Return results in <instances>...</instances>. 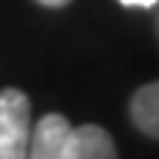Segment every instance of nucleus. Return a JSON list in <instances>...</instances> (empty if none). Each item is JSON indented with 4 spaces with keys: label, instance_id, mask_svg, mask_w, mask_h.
<instances>
[{
    "label": "nucleus",
    "instance_id": "obj_3",
    "mask_svg": "<svg viewBox=\"0 0 159 159\" xmlns=\"http://www.w3.org/2000/svg\"><path fill=\"white\" fill-rule=\"evenodd\" d=\"M65 159H118L115 142L103 127L97 124H80L71 130Z\"/></svg>",
    "mask_w": 159,
    "mask_h": 159
},
{
    "label": "nucleus",
    "instance_id": "obj_6",
    "mask_svg": "<svg viewBox=\"0 0 159 159\" xmlns=\"http://www.w3.org/2000/svg\"><path fill=\"white\" fill-rule=\"evenodd\" d=\"M35 3H41V6H50V9H59V6L71 3V0H35Z\"/></svg>",
    "mask_w": 159,
    "mask_h": 159
},
{
    "label": "nucleus",
    "instance_id": "obj_1",
    "mask_svg": "<svg viewBox=\"0 0 159 159\" xmlns=\"http://www.w3.org/2000/svg\"><path fill=\"white\" fill-rule=\"evenodd\" d=\"M33 133L30 97L21 89L0 91V159H27V144Z\"/></svg>",
    "mask_w": 159,
    "mask_h": 159
},
{
    "label": "nucleus",
    "instance_id": "obj_5",
    "mask_svg": "<svg viewBox=\"0 0 159 159\" xmlns=\"http://www.w3.org/2000/svg\"><path fill=\"white\" fill-rule=\"evenodd\" d=\"M121 6H136V9H150V6H156L159 0H118Z\"/></svg>",
    "mask_w": 159,
    "mask_h": 159
},
{
    "label": "nucleus",
    "instance_id": "obj_2",
    "mask_svg": "<svg viewBox=\"0 0 159 159\" xmlns=\"http://www.w3.org/2000/svg\"><path fill=\"white\" fill-rule=\"evenodd\" d=\"M71 130H74L71 121L59 112H50L44 118H39L33 124V133H30L27 159H65Z\"/></svg>",
    "mask_w": 159,
    "mask_h": 159
},
{
    "label": "nucleus",
    "instance_id": "obj_4",
    "mask_svg": "<svg viewBox=\"0 0 159 159\" xmlns=\"http://www.w3.org/2000/svg\"><path fill=\"white\" fill-rule=\"evenodd\" d=\"M130 118L144 136L159 139V80L148 83L133 94L130 100Z\"/></svg>",
    "mask_w": 159,
    "mask_h": 159
}]
</instances>
